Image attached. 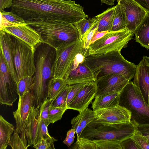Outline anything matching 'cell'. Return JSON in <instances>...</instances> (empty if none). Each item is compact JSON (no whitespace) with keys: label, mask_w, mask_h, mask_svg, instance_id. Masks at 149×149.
<instances>
[{"label":"cell","mask_w":149,"mask_h":149,"mask_svg":"<svg viewBox=\"0 0 149 149\" xmlns=\"http://www.w3.org/2000/svg\"><path fill=\"white\" fill-rule=\"evenodd\" d=\"M11 8L25 22L56 20L74 24L88 17L83 7L71 0H13Z\"/></svg>","instance_id":"cell-1"},{"label":"cell","mask_w":149,"mask_h":149,"mask_svg":"<svg viewBox=\"0 0 149 149\" xmlns=\"http://www.w3.org/2000/svg\"><path fill=\"white\" fill-rule=\"evenodd\" d=\"M56 49L43 42L34 47V60L36 71L34 85L31 92L33 106L40 107L48 98V84L53 78L54 64Z\"/></svg>","instance_id":"cell-2"},{"label":"cell","mask_w":149,"mask_h":149,"mask_svg":"<svg viewBox=\"0 0 149 149\" xmlns=\"http://www.w3.org/2000/svg\"><path fill=\"white\" fill-rule=\"evenodd\" d=\"M84 62L94 74L96 80L107 75L117 74L130 81L136 72V65L125 59L120 51L87 55Z\"/></svg>","instance_id":"cell-3"},{"label":"cell","mask_w":149,"mask_h":149,"mask_svg":"<svg viewBox=\"0 0 149 149\" xmlns=\"http://www.w3.org/2000/svg\"><path fill=\"white\" fill-rule=\"evenodd\" d=\"M26 22L39 33L42 42L55 49L79 39L78 31L72 24L56 20H32Z\"/></svg>","instance_id":"cell-4"},{"label":"cell","mask_w":149,"mask_h":149,"mask_svg":"<svg viewBox=\"0 0 149 149\" xmlns=\"http://www.w3.org/2000/svg\"><path fill=\"white\" fill-rule=\"evenodd\" d=\"M135 126L130 122L111 123L95 119L82 131L80 137L92 140H115L122 141L132 137Z\"/></svg>","instance_id":"cell-5"},{"label":"cell","mask_w":149,"mask_h":149,"mask_svg":"<svg viewBox=\"0 0 149 149\" xmlns=\"http://www.w3.org/2000/svg\"><path fill=\"white\" fill-rule=\"evenodd\" d=\"M118 105L130 111V122L135 126L149 125V106L132 81H130L120 92Z\"/></svg>","instance_id":"cell-6"},{"label":"cell","mask_w":149,"mask_h":149,"mask_svg":"<svg viewBox=\"0 0 149 149\" xmlns=\"http://www.w3.org/2000/svg\"><path fill=\"white\" fill-rule=\"evenodd\" d=\"M11 38L17 83L22 78L35 74L34 49L15 36L11 35Z\"/></svg>","instance_id":"cell-7"},{"label":"cell","mask_w":149,"mask_h":149,"mask_svg":"<svg viewBox=\"0 0 149 149\" xmlns=\"http://www.w3.org/2000/svg\"><path fill=\"white\" fill-rule=\"evenodd\" d=\"M134 32L127 28L108 32L103 37L90 44L88 55L104 54L113 51H120L127 46L133 39Z\"/></svg>","instance_id":"cell-8"},{"label":"cell","mask_w":149,"mask_h":149,"mask_svg":"<svg viewBox=\"0 0 149 149\" xmlns=\"http://www.w3.org/2000/svg\"><path fill=\"white\" fill-rule=\"evenodd\" d=\"M88 50L84 49L82 39L64 45L56 49L53 78H64L77 54Z\"/></svg>","instance_id":"cell-9"},{"label":"cell","mask_w":149,"mask_h":149,"mask_svg":"<svg viewBox=\"0 0 149 149\" xmlns=\"http://www.w3.org/2000/svg\"><path fill=\"white\" fill-rule=\"evenodd\" d=\"M19 95L16 82L12 77L0 52V102L12 106Z\"/></svg>","instance_id":"cell-10"},{"label":"cell","mask_w":149,"mask_h":149,"mask_svg":"<svg viewBox=\"0 0 149 149\" xmlns=\"http://www.w3.org/2000/svg\"><path fill=\"white\" fill-rule=\"evenodd\" d=\"M33 106V97L31 92H27L19 96L17 110L13 112L16 124L15 129L26 144L28 143L25 128L28 118Z\"/></svg>","instance_id":"cell-11"},{"label":"cell","mask_w":149,"mask_h":149,"mask_svg":"<svg viewBox=\"0 0 149 149\" xmlns=\"http://www.w3.org/2000/svg\"><path fill=\"white\" fill-rule=\"evenodd\" d=\"M130 81L123 76L117 74L102 77L95 81L97 87L95 97L120 93Z\"/></svg>","instance_id":"cell-12"},{"label":"cell","mask_w":149,"mask_h":149,"mask_svg":"<svg viewBox=\"0 0 149 149\" xmlns=\"http://www.w3.org/2000/svg\"><path fill=\"white\" fill-rule=\"evenodd\" d=\"M123 9L127 28L134 32L147 15L146 10L133 0H116Z\"/></svg>","instance_id":"cell-13"},{"label":"cell","mask_w":149,"mask_h":149,"mask_svg":"<svg viewBox=\"0 0 149 149\" xmlns=\"http://www.w3.org/2000/svg\"><path fill=\"white\" fill-rule=\"evenodd\" d=\"M0 29L18 38L34 49L36 45L42 42L39 33L26 23L7 26Z\"/></svg>","instance_id":"cell-14"},{"label":"cell","mask_w":149,"mask_h":149,"mask_svg":"<svg viewBox=\"0 0 149 149\" xmlns=\"http://www.w3.org/2000/svg\"><path fill=\"white\" fill-rule=\"evenodd\" d=\"M94 111L95 119L100 121L114 123L130 122V111L118 105Z\"/></svg>","instance_id":"cell-15"},{"label":"cell","mask_w":149,"mask_h":149,"mask_svg":"<svg viewBox=\"0 0 149 149\" xmlns=\"http://www.w3.org/2000/svg\"><path fill=\"white\" fill-rule=\"evenodd\" d=\"M97 90L95 81L87 83L68 106L67 109L77 110L79 112L84 110L95 97Z\"/></svg>","instance_id":"cell-16"},{"label":"cell","mask_w":149,"mask_h":149,"mask_svg":"<svg viewBox=\"0 0 149 149\" xmlns=\"http://www.w3.org/2000/svg\"><path fill=\"white\" fill-rule=\"evenodd\" d=\"M133 82L138 88L145 101L149 106V65L142 58L136 65Z\"/></svg>","instance_id":"cell-17"},{"label":"cell","mask_w":149,"mask_h":149,"mask_svg":"<svg viewBox=\"0 0 149 149\" xmlns=\"http://www.w3.org/2000/svg\"><path fill=\"white\" fill-rule=\"evenodd\" d=\"M64 79L68 85L88 83L96 80L94 74L84 61L66 74Z\"/></svg>","instance_id":"cell-18"},{"label":"cell","mask_w":149,"mask_h":149,"mask_svg":"<svg viewBox=\"0 0 149 149\" xmlns=\"http://www.w3.org/2000/svg\"><path fill=\"white\" fill-rule=\"evenodd\" d=\"M0 52L12 77L16 82V76L11 49V35L3 29H0Z\"/></svg>","instance_id":"cell-19"},{"label":"cell","mask_w":149,"mask_h":149,"mask_svg":"<svg viewBox=\"0 0 149 149\" xmlns=\"http://www.w3.org/2000/svg\"><path fill=\"white\" fill-rule=\"evenodd\" d=\"M40 107L32 106L25 130L28 142L30 146L34 145L38 134Z\"/></svg>","instance_id":"cell-20"},{"label":"cell","mask_w":149,"mask_h":149,"mask_svg":"<svg viewBox=\"0 0 149 149\" xmlns=\"http://www.w3.org/2000/svg\"><path fill=\"white\" fill-rule=\"evenodd\" d=\"M76 116L71 120L72 128L75 129L77 140L80 137L82 132L85 127L95 119V111L87 107L81 111Z\"/></svg>","instance_id":"cell-21"},{"label":"cell","mask_w":149,"mask_h":149,"mask_svg":"<svg viewBox=\"0 0 149 149\" xmlns=\"http://www.w3.org/2000/svg\"><path fill=\"white\" fill-rule=\"evenodd\" d=\"M120 93H116L95 97L92 103L94 110L111 108L118 105Z\"/></svg>","instance_id":"cell-22"},{"label":"cell","mask_w":149,"mask_h":149,"mask_svg":"<svg viewBox=\"0 0 149 149\" xmlns=\"http://www.w3.org/2000/svg\"><path fill=\"white\" fill-rule=\"evenodd\" d=\"M134 33L136 41L141 46L149 49V14H147Z\"/></svg>","instance_id":"cell-23"},{"label":"cell","mask_w":149,"mask_h":149,"mask_svg":"<svg viewBox=\"0 0 149 149\" xmlns=\"http://www.w3.org/2000/svg\"><path fill=\"white\" fill-rule=\"evenodd\" d=\"M15 130L13 125L0 116V149H6L8 146L10 137Z\"/></svg>","instance_id":"cell-24"},{"label":"cell","mask_w":149,"mask_h":149,"mask_svg":"<svg viewBox=\"0 0 149 149\" xmlns=\"http://www.w3.org/2000/svg\"><path fill=\"white\" fill-rule=\"evenodd\" d=\"M116 6L109 8L99 14L97 31H112V26L115 13Z\"/></svg>","instance_id":"cell-25"},{"label":"cell","mask_w":149,"mask_h":149,"mask_svg":"<svg viewBox=\"0 0 149 149\" xmlns=\"http://www.w3.org/2000/svg\"><path fill=\"white\" fill-rule=\"evenodd\" d=\"M67 85L64 78H51L48 84V98L54 100Z\"/></svg>","instance_id":"cell-26"},{"label":"cell","mask_w":149,"mask_h":149,"mask_svg":"<svg viewBox=\"0 0 149 149\" xmlns=\"http://www.w3.org/2000/svg\"><path fill=\"white\" fill-rule=\"evenodd\" d=\"M127 22L124 11L118 3L116 6L112 31H116L127 28Z\"/></svg>","instance_id":"cell-27"},{"label":"cell","mask_w":149,"mask_h":149,"mask_svg":"<svg viewBox=\"0 0 149 149\" xmlns=\"http://www.w3.org/2000/svg\"><path fill=\"white\" fill-rule=\"evenodd\" d=\"M51 123H52V121L49 119L43 120L39 118L38 133L34 145L38 143L42 139L50 140L53 143L57 141V139L51 136L48 132L47 127Z\"/></svg>","instance_id":"cell-28"},{"label":"cell","mask_w":149,"mask_h":149,"mask_svg":"<svg viewBox=\"0 0 149 149\" xmlns=\"http://www.w3.org/2000/svg\"><path fill=\"white\" fill-rule=\"evenodd\" d=\"M34 76H26L16 83L19 97L22 96L27 92H31L34 85Z\"/></svg>","instance_id":"cell-29"},{"label":"cell","mask_w":149,"mask_h":149,"mask_svg":"<svg viewBox=\"0 0 149 149\" xmlns=\"http://www.w3.org/2000/svg\"><path fill=\"white\" fill-rule=\"evenodd\" d=\"M100 18L99 14L92 18L91 26L83 36L81 39L83 41L84 48L85 49H88L92 38L97 31Z\"/></svg>","instance_id":"cell-30"},{"label":"cell","mask_w":149,"mask_h":149,"mask_svg":"<svg viewBox=\"0 0 149 149\" xmlns=\"http://www.w3.org/2000/svg\"><path fill=\"white\" fill-rule=\"evenodd\" d=\"M96 146V149H123L121 142L115 140H93Z\"/></svg>","instance_id":"cell-31"},{"label":"cell","mask_w":149,"mask_h":149,"mask_svg":"<svg viewBox=\"0 0 149 149\" xmlns=\"http://www.w3.org/2000/svg\"><path fill=\"white\" fill-rule=\"evenodd\" d=\"M72 149H96L94 141L89 139L80 137L70 148Z\"/></svg>","instance_id":"cell-32"},{"label":"cell","mask_w":149,"mask_h":149,"mask_svg":"<svg viewBox=\"0 0 149 149\" xmlns=\"http://www.w3.org/2000/svg\"><path fill=\"white\" fill-rule=\"evenodd\" d=\"M8 146L12 149H26L30 146L24 142L15 130L10 137Z\"/></svg>","instance_id":"cell-33"},{"label":"cell","mask_w":149,"mask_h":149,"mask_svg":"<svg viewBox=\"0 0 149 149\" xmlns=\"http://www.w3.org/2000/svg\"><path fill=\"white\" fill-rule=\"evenodd\" d=\"M71 88V85H68L65 89L58 95L54 101L52 106L67 107V97Z\"/></svg>","instance_id":"cell-34"},{"label":"cell","mask_w":149,"mask_h":149,"mask_svg":"<svg viewBox=\"0 0 149 149\" xmlns=\"http://www.w3.org/2000/svg\"><path fill=\"white\" fill-rule=\"evenodd\" d=\"M92 22V18L87 19L85 18L73 24L78 31L80 40H81L84 34L90 28Z\"/></svg>","instance_id":"cell-35"},{"label":"cell","mask_w":149,"mask_h":149,"mask_svg":"<svg viewBox=\"0 0 149 149\" xmlns=\"http://www.w3.org/2000/svg\"><path fill=\"white\" fill-rule=\"evenodd\" d=\"M67 109V107L52 106L49 111V119L52 121V123L61 120Z\"/></svg>","instance_id":"cell-36"},{"label":"cell","mask_w":149,"mask_h":149,"mask_svg":"<svg viewBox=\"0 0 149 149\" xmlns=\"http://www.w3.org/2000/svg\"><path fill=\"white\" fill-rule=\"evenodd\" d=\"M1 15L9 22L15 24H22L26 23L25 21L21 17L12 12L3 11L0 12Z\"/></svg>","instance_id":"cell-37"},{"label":"cell","mask_w":149,"mask_h":149,"mask_svg":"<svg viewBox=\"0 0 149 149\" xmlns=\"http://www.w3.org/2000/svg\"><path fill=\"white\" fill-rule=\"evenodd\" d=\"M54 101L48 98L40 105L39 110V117L40 119L49 120V110Z\"/></svg>","instance_id":"cell-38"},{"label":"cell","mask_w":149,"mask_h":149,"mask_svg":"<svg viewBox=\"0 0 149 149\" xmlns=\"http://www.w3.org/2000/svg\"><path fill=\"white\" fill-rule=\"evenodd\" d=\"M132 138L139 149H149V141L145 136L135 132Z\"/></svg>","instance_id":"cell-39"},{"label":"cell","mask_w":149,"mask_h":149,"mask_svg":"<svg viewBox=\"0 0 149 149\" xmlns=\"http://www.w3.org/2000/svg\"><path fill=\"white\" fill-rule=\"evenodd\" d=\"M87 83H79L71 85V88L68 94L66 102L67 107L72 100Z\"/></svg>","instance_id":"cell-40"},{"label":"cell","mask_w":149,"mask_h":149,"mask_svg":"<svg viewBox=\"0 0 149 149\" xmlns=\"http://www.w3.org/2000/svg\"><path fill=\"white\" fill-rule=\"evenodd\" d=\"M36 149H54V143L51 141L45 139H42L37 144L33 146Z\"/></svg>","instance_id":"cell-41"},{"label":"cell","mask_w":149,"mask_h":149,"mask_svg":"<svg viewBox=\"0 0 149 149\" xmlns=\"http://www.w3.org/2000/svg\"><path fill=\"white\" fill-rule=\"evenodd\" d=\"M121 144L123 149H139L132 137L122 141Z\"/></svg>","instance_id":"cell-42"},{"label":"cell","mask_w":149,"mask_h":149,"mask_svg":"<svg viewBox=\"0 0 149 149\" xmlns=\"http://www.w3.org/2000/svg\"><path fill=\"white\" fill-rule=\"evenodd\" d=\"M135 132L146 137L149 141V125L135 126Z\"/></svg>","instance_id":"cell-43"},{"label":"cell","mask_w":149,"mask_h":149,"mask_svg":"<svg viewBox=\"0 0 149 149\" xmlns=\"http://www.w3.org/2000/svg\"><path fill=\"white\" fill-rule=\"evenodd\" d=\"M13 0H0V12L4 11L6 8L11 7Z\"/></svg>","instance_id":"cell-44"},{"label":"cell","mask_w":149,"mask_h":149,"mask_svg":"<svg viewBox=\"0 0 149 149\" xmlns=\"http://www.w3.org/2000/svg\"><path fill=\"white\" fill-rule=\"evenodd\" d=\"M137 3L149 14V0H133Z\"/></svg>","instance_id":"cell-45"},{"label":"cell","mask_w":149,"mask_h":149,"mask_svg":"<svg viewBox=\"0 0 149 149\" xmlns=\"http://www.w3.org/2000/svg\"><path fill=\"white\" fill-rule=\"evenodd\" d=\"M109 31H97L92 38L90 44L93 43L96 40L102 38Z\"/></svg>","instance_id":"cell-46"},{"label":"cell","mask_w":149,"mask_h":149,"mask_svg":"<svg viewBox=\"0 0 149 149\" xmlns=\"http://www.w3.org/2000/svg\"><path fill=\"white\" fill-rule=\"evenodd\" d=\"M75 137L73 138L66 137L63 141V143L66 145L68 147H69L73 143Z\"/></svg>","instance_id":"cell-47"},{"label":"cell","mask_w":149,"mask_h":149,"mask_svg":"<svg viewBox=\"0 0 149 149\" xmlns=\"http://www.w3.org/2000/svg\"><path fill=\"white\" fill-rule=\"evenodd\" d=\"M76 131L74 129H72L69 130L67 133L66 137H67L73 138L75 136L74 135Z\"/></svg>","instance_id":"cell-48"},{"label":"cell","mask_w":149,"mask_h":149,"mask_svg":"<svg viewBox=\"0 0 149 149\" xmlns=\"http://www.w3.org/2000/svg\"><path fill=\"white\" fill-rule=\"evenodd\" d=\"M102 3H104L107 5L112 6L114 5L115 0H100Z\"/></svg>","instance_id":"cell-49"},{"label":"cell","mask_w":149,"mask_h":149,"mask_svg":"<svg viewBox=\"0 0 149 149\" xmlns=\"http://www.w3.org/2000/svg\"><path fill=\"white\" fill-rule=\"evenodd\" d=\"M143 58L144 59L147 64L149 65V57L144 56L143 57Z\"/></svg>","instance_id":"cell-50"}]
</instances>
